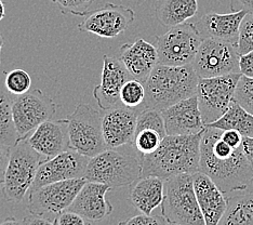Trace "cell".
<instances>
[{
	"mask_svg": "<svg viewBox=\"0 0 253 225\" xmlns=\"http://www.w3.org/2000/svg\"><path fill=\"white\" fill-rule=\"evenodd\" d=\"M248 189H251V190H253V178L251 179V180H250V182H249V185H248Z\"/></svg>",
	"mask_w": 253,
	"mask_h": 225,
	"instance_id": "obj_46",
	"label": "cell"
},
{
	"mask_svg": "<svg viewBox=\"0 0 253 225\" xmlns=\"http://www.w3.org/2000/svg\"><path fill=\"white\" fill-rule=\"evenodd\" d=\"M56 109L54 101L39 89L16 96L12 103V112L20 137H27L38 126L52 119Z\"/></svg>",
	"mask_w": 253,
	"mask_h": 225,
	"instance_id": "obj_12",
	"label": "cell"
},
{
	"mask_svg": "<svg viewBox=\"0 0 253 225\" xmlns=\"http://www.w3.org/2000/svg\"><path fill=\"white\" fill-rule=\"evenodd\" d=\"M85 183L87 179L80 178L45 184L39 188L32 189L28 196V212L32 216L53 221L72 206Z\"/></svg>",
	"mask_w": 253,
	"mask_h": 225,
	"instance_id": "obj_9",
	"label": "cell"
},
{
	"mask_svg": "<svg viewBox=\"0 0 253 225\" xmlns=\"http://www.w3.org/2000/svg\"><path fill=\"white\" fill-rule=\"evenodd\" d=\"M199 77L192 65L168 66L157 64L145 83L143 108L163 112L173 104L197 93Z\"/></svg>",
	"mask_w": 253,
	"mask_h": 225,
	"instance_id": "obj_3",
	"label": "cell"
},
{
	"mask_svg": "<svg viewBox=\"0 0 253 225\" xmlns=\"http://www.w3.org/2000/svg\"><path fill=\"white\" fill-rule=\"evenodd\" d=\"M103 115L89 104H79L65 118L70 148L89 158L107 148L102 130Z\"/></svg>",
	"mask_w": 253,
	"mask_h": 225,
	"instance_id": "obj_7",
	"label": "cell"
},
{
	"mask_svg": "<svg viewBox=\"0 0 253 225\" xmlns=\"http://www.w3.org/2000/svg\"><path fill=\"white\" fill-rule=\"evenodd\" d=\"M204 132L167 135L156 152L142 156V177H158L166 181L183 173L194 175L198 172Z\"/></svg>",
	"mask_w": 253,
	"mask_h": 225,
	"instance_id": "obj_2",
	"label": "cell"
},
{
	"mask_svg": "<svg viewBox=\"0 0 253 225\" xmlns=\"http://www.w3.org/2000/svg\"><path fill=\"white\" fill-rule=\"evenodd\" d=\"M165 137L156 130L144 129L136 132L132 144L137 152L144 156L156 152Z\"/></svg>",
	"mask_w": 253,
	"mask_h": 225,
	"instance_id": "obj_30",
	"label": "cell"
},
{
	"mask_svg": "<svg viewBox=\"0 0 253 225\" xmlns=\"http://www.w3.org/2000/svg\"><path fill=\"white\" fill-rule=\"evenodd\" d=\"M158 64L168 66L192 65L204 37L196 24L183 23L156 36Z\"/></svg>",
	"mask_w": 253,
	"mask_h": 225,
	"instance_id": "obj_8",
	"label": "cell"
},
{
	"mask_svg": "<svg viewBox=\"0 0 253 225\" xmlns=\"http://www.w3.org/2000/svg\"><path fill=\"white\" fill-rule=\"evenodd\" d=\"M32 147L49 160L70 148L67 124L65 119L47 120L27 136Z\"/></svg>",
	"mask_w": 253,
	"mask_h": 225,
	"instance_id": "obj_19",
	"label": "cell"
},
{
	"mask_svg": "<svg viewBox=\"0 0 253 225\" xmlns=\"http://www.w3.org/2000/svg\"><path fill=\"white\" fill-rule=\"evenodd\" d=\"M241 73L212 78H199L197 99L201 117L206 126L221 118L234 100Z\"/></svg>",
	"mask_w": 253,
	"mask_h": 225,
	"instance_id": "obj_11",
	"label": "cell"
},
{
	"mask_svg": "<svg viewBox=\"0 0 253 225\" xmlns=\"http://www.w3.org/2000/svg\"><path fill=\"white\" fill-rule=\"evenodd\" d=\"M198 12V0H156L155 16L160 24L174 27L186 23Z\"/></svg>",
	"mask_w": 253,
	"mask_h": 225,
	"instance_id": "obj_24",
	"label": "cell"
},
{
	"mask_svg": "<svg viewBox=\"0 0 253 225\" xmlns=\"http://www.w3.org/2000/svg\"><path fill=\"white\" fill-rule=\"evenodd\" d=\"M130 77V74L119 59L108 55L103 56L101 83L93 89V96L100 108L108 111L118 105L120 91Z\"/></svg>",
	"mask_w": 253,
	"mask_h": 225,
	"instance_id": "obj_17",
	"label": "cell"
},
{
	"mask_svg": "<svg viewBox=\"0 0 253 225\" xmlns=\"http://www.w3.org/2000/svg\"><path fill=\"white\" fill-rule=\"evenodd\" d=\"M239 69L240 73L245 76L253 78V51L240 55Z\"/></svg>",
	"mask_w": 253,
	"mask_h": 225,
	"instance_id": "obj_37",
	"label": "cell"
},
{
	"mask_svg": "<svg viewBox=\"0 0 253 225\" xmlns=\"http://www.w3.org/2000/svg\"><path fill=\"white\" fill-rule=\"evenodd\" d=\"M167 135H189L203 132L206 125L201 117L197 95L177 102L162 112Z\"/></svg>",
	"mask_w": 253,
	"mask_h": 225,
	"instance_id": "obj_16",
	"label": "cell"
},
{
	"mask_svg": "<svg viewBox=\"0 0 253 225\" xmlns=\"http://www.w3.org/2000/svg\"><path fill=\"white\" fill-rule=\"evenodd\" d=\"M3 44H4V39L2 37L1 33H0V63H1V50L3 47Z\"/></svg>",
	"mask_w": 253,
	"mask_h": 225,
	"instance_id": "obj_45",
	"label": "cell"
},
{
	"mask_svg": "<svg viewBox=\"0 0 253 225\" xmlns=\"http://www.w3.org/2000/svg\"><path fill=\"white\" fill-rule=\"evenodd\" d=\"M222 138L225 141L229 146L234 148H238L243 145L244 136L236 130H224L222 131Z\"/></svg>",
	"mask_w": 253,
	"mask_h": 225,
	"instance_id": "obj_38",
	"label": "cell"
},
{
	"mask_svg": "<svg viewBox=\"0 0 253 225\" xmlns=\"http://www.w3.org/2000/svg\"><path fill=\"white\" fill-rule=\"evenodd\" d=\"M194 188L206 225H218L227 209V197L203 172L193 175Z\"/></svg>",
	"mask_w": 253,
	"mask_h": 225,
	"instance_id": "obj_21",
	"label": "cell"
},
{
	"mask_svg": "<svg viewBox=\"0 0 253 225\" xmlns=\"http://www.w3.org/2000/svg\"><path fill=\"white\" fill-rule=\"evenodd\" d=\"M11 147L0 143V184H3L5 170H7Z\"/></svg>",
	"mask_w": 253,
	"mask_h": 225,
	"instance_id": "obj_39",
	"label": "cell"
},
{
	"mask_svg": "<svg viewBox=\"0 0 253 225\" xmlns=\"http://www.w3.org/2000/svg\"><path fill=\"white\" fill-rule=\"evenodd\" d=\"M206 127L224 130H236L244 137L253 136V115L247 112L237 102H233L221 118Z\"/></svg>",
	"mask_w": 253,
	"mask_h": 225,
	"instance_id": "obj_26",
	"label": "cell"
},
{
	"mask_svg": "<svg viewBox=\"0 0 253 225\" xmlns=\"http://www.w3.org/2000/svg\"><path fill=\"white\" fill-rule=\"evenodd\" d=\"M218 225H253V190L228 195L227 209Z\"/></svg>",
	"mask_w": 253,
	"mask_h": 225,
	"instance_id": "obj_25",
	"label": "cell"
},
{
	"mask_svg": "<svg viewBox=\"0 0 253 225\" xmlns=\"http://www.w3.org/2000/svg\"><path fill=\"white\" fill-rule=\"evenodd\" d=\"M44 161L47 159L32 147L27 137L20 138L10 151L2 184L4 198L11 203H21L31 190L38 169Z\"/></svg>",
	"mask_w": 253,
	"mask_h": 225,
	"instance_id": "obj_5",
	"label": "cell"
},
{
	"mask_svg": "<svg viewBox=\"0 0 253 225\" xmlns=\"http://www.w3.org/2000/svg\"><path fill=\"white\" fill-rule=\"evenodd\" d=\"M53 221L56 225H85L84 219L78 213L71 210H65L64 212H62Z\"/></svg>",
	"mask_w": 253,
	"mask_h": 225,
	"instance_id": "obj_36",
	"label": "cell"
},
{
	"mask_svg": "<svg viewBox=\"0 0 253 225\" xmlns=\"http://www.w3.org/2000/svg\"><path fill=\"white\" fill-rule=\"evenodd\" d=\"M142 156L133 144L106 148L90 158L84 178L112 188L131 185L142 177Z\"/></svg>",
	"mask_w": 253,
	"mask_h": 225,
	"instance_id": "obj_4",
	"label": "cell"
},
{
	"mask_svg": "<svg viewBox=\"0 0 253 225\" xmlns=\"http://www.w3.org/2000/svg\"><path fill=\"white\" fill-rule=\"evenodd\" d=\"M135 19V12L122 4L106 3L97 10L89 11L78 28L103 38H115L124 33Z\"/></svg>",
	"mask_w": 253,
	"mask_h": 225,
	"instance_id": "obj_13",
	"label": "cell"
},
{
	"mask_svg": "<svg viewBox=\"0 0 253 225\" xmlns=\"http://www.w3.org/2000/svg\"><path fill=\"white\" fill-rule=\"evenodd\" d=\"M247 10H238L232 13L209 12L201 16L196 23L200 34L205 38H215L237 45L240 25L246 15Z\"/></svg>",
	"mask_w": 253,
	"mask_h": 225,
	"instance_id": "obj_22",
	"label": "cell"
},
{
	"mask_svg": "<svg viewBox=\"0 0 253 225\" xmlns=\"http://www.w3.org/2000/svg\"><path fill=\"white\" fill-rule=\"evenodd\" d=\"M12 103L7 93L0 92V143L9 147L21 138L14 123Z\"/></svg>",
	"mask_w": 253,
	"mask_h": 225,
	"instance_id": "obj_27",
	"label": "cell"
},
{
	"mask_svg": "<svg viewBox=\"0 0 253 225\" xmlns=\"http://www.w3.org/2000/svg\"><path fill=\"white\" fill-rule=\"evenodd\" d=\"M119 51L120 62L130 76L141 83L146 82L158 64L157 48L142 38H137L134 43L125 44Z\"/></svg>",
	"mask_w": 253,
	"mask_h": 225,
	"instance_id": "obj_20",
	"label": "cell"
},
{
	"mask_svg": "<svg viewBox=\"0 0 253 225\" xmlns=\"http://www.w3.org/2000/svg\"><path fill=\"white\" fill-rule=\"evenodd\" d=\"M112 187L107 184L87 181L75 198L71 210L91 222L102 221L113 212V205L106 199V193Z\"/></svg>",
	"mask_w": 253,
	"mask_h": 225,
	"instance_id": "obj_18",
	"label": "cell"
},
{
	"mask_svg": "<svg viewBox=\"0 0 253 225\" xmlns=\"http://www.w3.org/2000/svg\"><path fill=\"white\" fill-rule=\"evenodd\" d=\"M89 160V157L75 149H66L40 166L31 190L45 184L84 178Z\"/></svg>",
	"mask_w": 253,
	"mask_h": 225,
	"instance_id": "obj_14",
	"label": "cell"
},
{
	"mask_svg": "<svg viewBox=\"0 0 253 225\" xmlns=\"http://www.w3.org/2000/svg\"><path fill=\"white\" fill-rule=\"evenodd\" d=\"M239 57L237 45L226 40L205 38L192 66L199 78L224 76L240 73Z\"/></svg>",
	"mask_w": 253,
	"mask_h": 225,
	"instance_id": "obj_10",
	"label": "cell"
},
{
	"mask_svg": "<svg viewBox=\"0 0 253 225\" xmlns=\"http://www.w3.org/2000/svg\"><path fill=\"white\" fill-rule=\"evenodd\" d=\"M167 225H179V224H174V223H168V222H167Z\"/></svg>",
	"mask_w": 253,
	"mask_h": 225,
	"instance_id": "obj_47",
	"label": "cell"
},
{
	"mask_svg": "<svg viewBox=\"0 0 253 225\" xmlns=\"http://www.w3.org/2000/svg\"><path fill=\"white\" fill-rule=\"evenodd\" d=\"M162 215L168 223L179 225H206L194 188L193 175L169 178L165 182Z\"/></svg>",
	"mask_w": 253,
	"mask_h": 225,
	"instance_id": "obj_6",
	"label": "cell"
},
{
	"mask_svg": "<svg viewBox=\"0 0 253 225\" xmlns=\"http://www.w3.org/2000/svg\"><path fill=\"white\" fill-rule=\"evenodd\" d=\"M61 8L63 13H71L77 16H85L90 5L95 0H51Z\"/></svg>",
	"mask_w": 253,
	"mask_h": 225,
	"instance_id": "obj_34",
	"label": "cell"
},
{
	"mask_svg": "<svg viewBox=\"0 0 253 225\" xmlns=\"http://www.w3.org/2000/svg\"><path fill=\"white\" fill-rule=\"evenodd\" d=\"M234 101L253 115V78L241 75L235 90Z\"/></svg>",
	"mask_w": 253,
	"mask_h": 225,
	"instance_id": "obj_32",
	"label": "cell"
},
{
	"mask_svg": "<svg viewBox=\"0 0 253 225\" xmlns=\"http://www.w3.org/2000/svg\"><path fill=\"white\" fill-rule=\"evenodd\" d=\"M165 180L158 177H141L131 184L129 201L144 215H152L162 206L165 197Z\"/></svg>",
	"mask_w": 253,
	"mask_h": 225,
	"instance_id": "obj_23",
	"label": "cell"
},
{
	"mask_svg": "<svg viewBox=\"0 0 253 225\" xmlns=\"http://www.w3.org/2000/svg\"><path fill=\"white\" fill-rule=\"evenodd\" d=\"M24 222L26 225H56L54 221L49 220V219L36 217V216H30L24 219Z\"/></svg>",
	"mask_w": 253,
	"mask_h": 225,
	"instance_id": "obj_41",
	"label": "cell"
},
{
	"mask_svg": "<svg viewBox=\"0 0 253 225\" xmlns=\"http://www.w3.org/2000/svg\"><path fill=\"white\" fill-rule=\"evenodd\" d=\"M243 151H244L246 158L248 159L249 164L252 166V168H253V136L244 137Z\"/></svg>",
	"mask_w": 253,
	"mask_h": 225,
	"instance_id": "obj_40",
	"label": "cell"
},
{
	"mask_svg": "<svg viewBox=\"0 0 253 225\" xmlns=\"http://www.w3.org/2000/svg\"><path fill=\"white\" fill-rule=\"evenodd\" d=\"M146 92L143 83L136 79H129L120 91V103L126 107L137 108L145 101Z\"/></svg>",
	"mask_w": 253,
	"mask_h": 225,
	"instance_id": "obj_28",
	"label": "cell"
},
{
	"mask_svg": "<svg viewBox=\"0 0 253 225\" xmlns=\"http://www.w3.org/2000/svg\"><path fill=\"white\" fill-rule=\"evenodd\" d=\"M0 189H1V184H0Z\"/></svg>",
	"mask_w": 253,
	"mask_h": 225,
	"instance_id": "obj_48",
	"label": "cell"
},
{
	"mask_svg": "<svg viewBox=\"0 0 253 225\" xmlns=\"http://www.w3.org/2000/svg\"><path fill=\"white\" fill-rule=\"evenodd\" d=\"M4 86L10 93L19 96L31 90L32 78L24 69L16 68L7 74Z\"/></svg>",
	"mask_w": 253,
	"mask_h": 225,
	"instance_id": "obj_31",
	"label": "cell"
},
{
	"mask_svg": "<svg viewBox=\"0 0 253 225\" xmlns=\"http://www.w3.org/2000/svg\"><path fill=\"white\" fill-rule=\"evenodd\" d=\"M118 225H167V221L164 217L142 213V215L131 217L125 221L119 222Z\"/></svg>",
	"mask_w": 253,
	"mask_h": 225,
	"instance_id": "obj_35",
	"label": "cell"
},
{
	"mask_svg": "<svg viewBox=\"0 0 253 225\" xmlns=\"http://www.w3.org/2000/svg\"><path fill=\"white\" fill-rule=\"evenodd\" d=\"M236 2L240 10H247L253 12V0H233V4Z\"/></svg>",
	"mask_w": 253,
	"mask_h": 225,
	"instance_id": "obj_42",
	"label": "cell"
},
{
	"mask_svg": "<svg viewBox=\"0 0 253 225\" xmlns=\"http://www.w3.org/2000/svg\"><path fill=\"white\" fill-rule=\"evenodd\" d=\"M0 225H26L24 220L20 221L18 219H15L14 217H8L7 219H4V220L0 223Z\"/></svg>",
	"mask_w": 253,
	"mask_h": 225,
	"instance_id": "obj_43",
	"label": "cell"
},
{
	"mask_svg": "<svg viewBox=\"0 0 253 225\" xmlns=\"http://www.w3.org/2000/svg\"><path fill=\"white\" fill-rule=\"evenodd\" d=\"M144 129H152L159 132L164 137L167 136L165 121L162 112L151 108H141L136 120L135 134Z\"/></svg>",
	"mask_w": 253,
	"mask_h": 225,
	"instance_id": "obj_29",
	"label": "cell"
},
{
	"mask_svg": "<svg viewBox=\"0 0 253 225\" xmlns=\"http://www.w3.org/2000/svg\"><path fill=\"white\" fill-rule=\"evenodd\" d=\"M237 49L240 55L253 51V12L247 14L241 23Z\"/></svg>",
	"mask_w": 253,
	"mask_h": 225,
	"instance_id": "obj_33",
	"label": "cell"
},
{
	"mask_svg": "<svg viewBox=\"0 0 253 225\" xmlns=\"http://www.w3.org/2000/svg\"><path fill=\"white\" fill-rule=\"evenodd\" d=\"M5 15V8H4V4L3 2L0 0V21L3 20V17Z\"/></svg>",
	"mask_w": 253,
	"mask_h": 225,
	"instance_id": "obj_44",
	"label": "cell"
},
{
	"mask_svg": "<svg viewBox=\"0 0 253 225\" xmlns=\"http://www.w3.org/2000/svg\"><path fill=\"white\" fill-rule=\"evenodd\" d=\"M139 112L140 109L137 108L118 104L103 115L102 130L107 148H116L133 143Z\"/></svg>",
	"mask_w": 253,
	"mask_h": 225,
	"instance_id": "obj_15",
	"label": "cell"
},
{
	"mask_svg": "<svg viewBox=\"0 0 253 225\" xmlns=\"http://www.w3.org/2000/svg\"><path fill=\"white\" fill-rule=\"evenodd\" d=\"M199 172L208 176L226 196L248 188L253 178L243 145L229 146L222 138V130L211 127H206L201 138Z\"/></svg>",
	"mask_w": 253,
	"mask_h": 225,
	"instance_id": "obj_1",
	"label": "cell"
}]
</instances>
